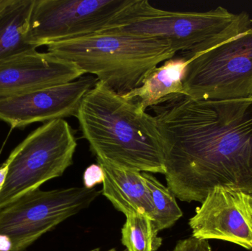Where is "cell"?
<instances>
[{"instance_id": "15", "label": "cell", "mask_w": 252, "mask_h": 251, "mask_svg": "<svg viewBox=\"0 0 252 251\" xmlns=\"http://www.w3.org/2000/svg\"><path fill=\"white\" fill-rule=\"evenodd\" d=\"M152 198L154 212L152 223L157 232L173 226L183 213L176 202V197L168 187L159 182L154 175L143 172Z\"/></svg>"}, {"instance_id": "5", "label": "cell", "mask_w": 252, "mask_h": 251, "mask_svg": "<svg viewBox=\"0 0 252 251\" xmlns=\"http://www.w3.org/2000/svg\"><path fill=\"white\" fill-rule=\"evenodd\" d=\"M77 141L65 119L45 122L29 134L9 155L11 162L0 209L44 183L62 176L73 163Z\"/></svg>"}, {"instance_id": "17", "label": "cell", "mask_w": 252, "mask_h": 251, "mask_svg": "<svg viewBox=\"0 0 252 251\" xmlns=\"http://www.w3.org/2000/svg\"><path fill=\"white\" fill-rule=\"evenodd\" d=\"M172 251H212L208 240L191 237L178 242Z\"/></svg>"}, {"instance_id": "10", "label": "cell", "mask_w": 252, "mask_h": 251, "mask_svg": "<svg viewBox=\"0 0 252 251\" xmlns=\"http://www.w3.org/2000/svg\"><path fill=\"white\" fill-rule=\"evenodd\" d=\"M97 81L95 77L84 75L66 84L0 99V120L21 128L76 116L83 99Z\"/></svg>"}, {"instance_id": "3", "label": "cell", "mask_w": 252, "mask_h": 251, "mask_svg": "<svg viewBox=\"0 0 252 251\" xmlns=\"http://www.w3.org/2000/svg\"><path fill=\"white\" fill-rule=\"evenodd\" d=\"M47 53L124 96L140 86L147 75L176 52L164 41L139 35L96 33L52 43Z\"/></svg>"}, {"instance_id": "6", "label": "cell", "mask_w": 252, "mask_h": 251, "mask_svg": "<svg viewBox=\"0 0 252 251\" xmlns=\"http://www.w3.org/2000/svg\"><path fill=\"white\" fill-rule=\"evenodd\" d=\"M185 95L201 100L252 97V25L245 32L189 60Z\"/></svg>"}, {"instance_id": "1", "label": "cell", "mask_w": 252, "mask_h": 251, "mask_svg": "<svg viewBox=\"0 0 252 251\" xmlns=\"http://www.w3.org/2000/svg\"><path fill=\"white\" fill-rule=\"evenodd\" d=\"M151 109L166 182L176 198L201 203L217 187L252 195V97L201 100L179 94Z\"/></svg>"}, {"instance_id": "21", "label": "cell", "mask_w": 252, "mask_h": 251, "mask_svg": "<svg viewBox=\"0 0 252 251\" xmlns=\"http://www.w3.org/2000/svg\"><path fill=\"white\" fill-rule=\"evenodd\" d=\"M10 1V0H0V9L5 6L6 4H8Z\"/></svg>"}, {"instance_id": "19", "label": "cell", "mask_w": 252, "mask_h": 251, "mask_svg": "<svg viewBox=\"0 0 252 251\" xmlns=\"http://www.w3.org/2000/svg\"><path fill=\"white\" fill-rule=\"evenodd\" d=\"M10 162H11V159H10V156H8L7 160L1 165V166H0V193L2 190L4 184H5Z\"/></svg>"}, {"instance_id": "14", "label": "cell", "mask_w": 252, "mask_h": 251, "mask_svg": "<svg viewBox=\"0 0 252 251\" xmlns=\"http://www.w3.org/2000/svg\"><path fill=\"white\" fill-rule=\"evenodd\" d=\"M34 0H10L0 9V63L36 50L28 40Z\"/></svg>"}, {"instance_id": "12", "label": "cell", "mask_w": 252, "mask_h": 251, "mask_svg": "<svg viewBox=\"0 0 252 251\" xmlns=\"http://www.w3.org/2000/svg\"><path fill=\"white\" fill-rule=\"evenodd\" d=\"M104 178L101 193L126 217L143 215L152 219L154 206L143 172L98 163Z\"/></svg>"}, {"instance_id": "11", "label": "cell", "mask_w": 252, "mask_h": 251, "mask_svg": "<svg viewBox=\"0 0 252 251\" xmlns=\"http://www.w3.org/2000/svg\"><path fill=\"white\" fill-rule=\"evenodd\" d=\"M84 74L70 63L36 50L0 63V99L75 81Z\"/></svg>"}, {"instance_id": "13", "label": "cell", "mask_w": 252, "mask_h": 251, "mask_svg": "<svg viewBox=\"0 0 252 251\" xmlns=\"http://www.w3.org/2000/svg\"><path fill=\"white\" fill-rule=\"evenodd\" d=\"M191 59L181 55L153 69L140 86L124 97L138 103L142 110L157 106L172 96L184 94L183 81Z\"/></svg>"}, {"instance_id": "23", "label": "cell", "mask_w": 252, "mask_h": 251, "mask_svg": "<svg viewBox=\"0 0 252 251\" xmlns=\"http://www.w3.org/2000/svg\"></svg>"}, {"instance_id": "16", "label": "cell", "mask_w": 252, "mask_h": 251, "mask_svg": "<svg viewBox=\"0 0 252 251\" xmlns=\"http://www.w3.org/2000/svg\"><path fill=\"white\" fill-rule=\"evenodd\" d=\"M121 234V242L127 251H157L162 244L152 221L146 215L126 217Z\"/></svg>"}, {"instance_id": "18", "label": "cell", "mask_w": 252, "mask_h": 251, "mask_svg": "<svg viewBox=\"0 0 252 251\" xmlns=\"http://www.w3.org/2000/svg\"><path fill=\"white\" fill-rule=\"evenodd\" d=\"M104 174H103V168L97 165H93L87 168L84 172V187L87 188H94L96 184L103 182Z\"/></svg>"}, {"instance_id": "4", "label": "cell", "mask_w": 252, "mask_h": 251, "mask_svg": "<svg viewBox=\"0 0 252 251\" xmlns=\"http://www.w3.org/2000/svg\"><path fill=\"white\" fill-rule=\"evenodd\" d=\"M252 25L247 12L231 13L221 6L208 11L176 12L157 8L147 0H134L116 23L98 33L159 40L192 59L245 32Z\"/></svg>"}, {"instance_id": "9", "label": "cell", "mask_w": 252, "mask_h": 251, "mask_svg": "<svg viewBox=\"0 0 252 251\" xmlns=\"http://www.w3.org/2000/svg\"><path fill=\"white\" fill-rule=\"evenodd\" d=\"M192 237L221 240L252 250V195L213 189L189 221Z\"/></svg>"}, {"instance_id": "22", "label": "cell", "mask_w": 252, "mask_h": 251, "mask_svg": "<svg viewBox=\"0 0 252 251\" xmlns=\"http://www.w3.org/2000/svg\"><path fill=\"white\" fill-rule=\"evenodd\" d=\"M89 251H100V249H93V250H90ZM106 251H116V250H115V249H110V250H108ZM124 251H127L125 250Z\"/></svg>"}, {"instance_id": "8", "label": "cell", "mask_w": 252, "mask_h": 251, "mask_svg": "<svg viewBox=\"0 0 252 251\" xmlns=\"http://www.w3.org/2000/svg\"><path fill=\"white\" fill-rule=\"evenodd\" d=\"M134 0H34L29 42L35 47L98 33Z\"/></svg>"}, {"instance_id": "20", "label": "cell", "mask_w": 252, "mask_h": 251, "mask_svg": "<svg viewBox=\"0 0 252 251\" xmlns=\"http://www.w3.org/2000/svg\"><path fill=\"white\" fill-rule=\"evenodd\" d=\"M13 251V243L8 236L0 234V251Z\"/></svg>"}, {"instance_id": "2", "label": "cell", "mask_w": 252, "mask_h": 251, "mask_svg": "<svg viewBox=\"0 0 252 251\" xmlns=\"http://www.w3.org/2000/svg\"><path fill=\"white\" fill-rule=\"evenodd\" d=\"M75 117L97 163L148 173H165L164 152L152 115L97 81Z\"/></svg>"}, {"instance_id": "7", "label": "cell", "mask_w": 252, "mask_h": 251, "mask_svg": "<svg viewBox=\"0 0 252 251\" xmlns=\"http://www.w3.org/2000/svg\"><path fill=\"white\" fill-rule=\"evenodd\" d=\"M101 191L71 187L24 195L0 209V234L8 236L13 251H23L68 218L87 209Z\"/></svg>"}]
</instances>
